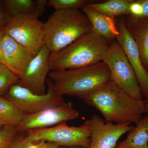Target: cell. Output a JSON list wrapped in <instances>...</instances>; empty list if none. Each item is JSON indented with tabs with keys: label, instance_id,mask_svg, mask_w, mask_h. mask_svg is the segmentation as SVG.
<instances>
[{
	"label": "cell",
	"instance_id": "1",
	"mask_svg": "<svg viewBox=\"0 0 148 148\" xmlns=\"http://www.w3.org/2000/svg\"><path fill=\"white\" fill-rule=\"evenodd\" d=\"M83 100L87 105L97 109L108 122L135 123L146 113V100L132 98L112 80Z\"/></svg>",
	"mask_w": 148,
	"mask_h": 148
},
{
	"label": "cell",
	"instance_id": "2",
	"mask_svg": "<svg viewBox=\"0 0 148 148\" xmlns=\"http://www.w3.org/2000/svg\"><path fill=\"white\" fill-rule=\"evenodd\" d=\"M48 76L58 94L83 100L111 80L110 69L103 61L81 69L51 71Z\"/></svg>",
	"mask_w": 148,
	"mask_h": 148
},
{
	"label": "cell",
	"instance_id": "3",
	"mask_svg": "<svg viewBox=\"0 0 148 148\" xmlns=\"http://www.w3.org/2000/svg\"><path fill=\"white\" fill-rule=\"evenodd\" d=\"M110 43L91 31L63 49L51 53V71L81 69L103 61Z\"/></svg>",
	"mask_w": 148,
	"mask_h": 148
},
{
	"label": "cell",
	"instance_id": "4",
	"mask_svg": "<svg viewBox=\"0 0 148 148\" xmlns=\"http://www.w3.org/2000/svg\"><path fill=\"white\" fill-rule=\"evenodd\" d=\"M91 31L81 9L55 11L45 22L44 43L51 53L57 52Z\"/></svg>",
	"mask_w": 148,
	"mask_h": 148
},
{
	"label": "cell",
	"instance_id": "5",
	"mask_svg": "<svg viewBox=\"0 0 148 148\" xmlns=\"http://www.w3.org/2000/svg\"><path fill=\"white\" fill-rule=\"evenodd\" d=\"M110 72L111 80L121 89L136 100L143 95L134 69L116 40L110 42L104 59Z\"/></svg>",
	"mask_w": 148,
	"mask_h": 148
},
{
	"label": "cell",
	"instance_id": "6",
	"mask_svg": "<svg viewBox=\"0 0 148 148\" xmlns=\"http://www.w3.org/2000/svg\"><path fill=\"white\" fill-rule=\"evenodd\" d=\"M91 130V121L88 119L80 126H69L67 122H64L53 127L32 130L25 134L31 140H44L60 147L88 148Z\"/></svg>",
	"mask_w": 148,
	"mask_h": 148
},
{
	"label": "cell",
	"instance_id": "7",
	"mask_svg": "<svg viewBox=\"0 0 148 148\" xmlns=\"http://www.w3.org/2000/svg\"><path fill=\"white\" fill-rule=\"evenodd\" d=\"M1 29L35 56L44 45L45 23L34 14L8 17Z\"/></svg>",
	"mask_w": 148,
	"mask_h": 148
},
{
	"label": "cell",
	"instance_id": "8",
	"mask_svg": "<svg viewBox=\"0 0 148 148\" xmlns=\"http://www.w3.org/2000/svg\"><path fill=\"white\" fill-rule=\"evenodd\" d=\"M46 83L47 90L44 95L35 94L16 84L10 88L4 97L25 114L34 113L66 103L63 96L54 90L52 81L48 79Z\"/></svg>",
	"mask_w": 148,
	"mask_h": 148
},
{
	"label": "cell",
	"instance_id": "9",
	"mask_svg": "<svg viewBox=\"0 0 148 148\" xmlns=\"http://www.w3.org/2000/svg\"><path fill=\"white\" fill-rule=\"evenodd\" d=\"M79 115L72 103H65L34 113L25 114L23 120L18 125V130L19 133H23L32 130L50 127L75 119Z\"/></svg>",
	"mask_w": 148,
	"mask_h": 148
},
{
	"label": "cell",
	"instance_id": "10",
	"mask_svg": "<svg viewBox=\"0 0 148 148\" xmlns=\"http://www.w3.org/2000/svg\"><path fill=\"white\" fill-rule=\"evenodd\" d=\"M50 53L47 47L44 45L24 70L17 84L35 94H45L47 77L51 71L49 63Z\"/></svg>",
	"mask_w": 148,
	"mask_h": 148
},
{
	"label": "cell",
	"instance_id": "11",
	"mask_svg": "<svg viewBox=\"0 0 148 148\" xmlns=\"http://www.w3.org/2000/svg\"><path fill=\"white\" fill-rule=\"evenodd\" d=\"M90 119L91 130L88 148H114L121 137L134 127L130 123L114 124L106 122L96 114Z\"/></svg>",
	"mask_w": 148,
	"mask_h": 148
},
{
	"label": "cell",
	"instance_id": "12",
	"mask_svg": "<svg viewBox=\"0 0 148 148\" xmlns=\"http://www.w3.org/2000/svg\"><path fill=\"white\" fill-rule=\"evenodd\" d=\"M117 26L119 34L116 40L124 50L135 71L143 96L147 99L148 98V72L143 66L140 51L125 26V19L121 20Z\"/></svg>",
	"mask_w": 148,
	"mask_h": 148
},
{
	"label": "cell",
	"instance_id": "13",
	"mask_svg": "<svg viewBox=\"0 0 148 148\" xmlns=\"http://www.w3.org/2000/svg\"><path fill=\"white\" fill-rule=\"evenodd\" d=\"M2 45L11 71L20 78L24 70L36 56L5 34H3Z\"/></svg>",
	"mask_w": 148,
	"mask_h": 148
},
{
	"label": "cell",
	"instance_id": "14",
	"mask_svg": "<svg viewBox=\"0 0 148 148\" xmlns=\"http://www.w3.org/2000/svg\"><path fill=\"white\" fill-rule=\"evenodd\" d=\"M128 16L125 24L138 46L143 66L148 72V17Z\"/></svg>",
	"mask_w": 148,
	"mask_h": 148
},
{
	"label": "cell",
	"instance_id": "15",
	"mask_svg": "<svg viewBox=\"0 0 148 148\" xmlns=\"http://www.w3.org/2000/svg\"><path fill=\"white\" fill-rule=\"evenodd\" d=\"M90 21L92 31L110 42L116 40L119 31L114 18L100 13L87 5L81 9Z\"/></svg>",
	"mask_w": 148,
	"mask_h": 148
},
{
	"label": "cell",
	"instance_id": "16",
	"mask_svg": "<svg viewBox=\"0 0 148 148\" xmlns=\"http://www.w3.org/2000/svg\"><path fill=\"white\" fill-rule=\"evenodd\" d=\"M8 17L23 14H34L39 17L42 14L46 0H3L0 1Z\"/></svg>",
	"mask_w": 148,
	"mask_h": 148
},
{
	"label": "cell",
	"instance_id": "17",
	"mask_svg": "<svg viewBox=\"0 0 148 148\" xmlns=\"http://www.w3.org/2000/svg\"><path fill=\"white\" fill-rule=\"evenodd\" d=\"M135 124L126 138L114 148H148V114Z\"/></svg>",
	"mask_w": 148,
	"mask_h": 148
},
{
	"label": "cell",
	"instance_id": "18",
	"mask_svg": "<svg viewBox=\"0 0 148 148\" xmlns=\"http://www.w3.org/2000/svg\"><path fill=\"white\" fill-rule=\"evenodd\" d=\"M131 0H109L104 2L90 3L86 5L100 13L114 17L129 14Z\"/></svg>",
	"mask_w": 148,
	"mask_h": 148
},
{
	"label": "cell",
	"instance_id": "19",
	"mask_svg": "<svg viewBox=\"0 0 148 148\" xmlns=\"http://www.w3.org/2000/svg\"><path fill=\"white\" fill-rule=\"evenodd\" d=\"M25 114L13 103L0 96V121L5 125H18L24 119Z\"/></svg>",
	"mask_w": 148,
	"mask_h": 148
},
{
	"label": "cell",
	"instance_id": "20",
	"mask_svg": "<svg viewBox=\"0 0 148 148\" xmlns=\"http://www.w3.org/2000/svg\"><path fill=\"white\" fill-rule=\"evenodd\" d=\"M19 133L16 125H5L0 127V148H11Z\"/></svg>",
	"mask_w": 148,
	"mask_h": 148
},
{
	"label": "cell",
	"instance_id": "21",
	"mask_svg": "<svg viewBox=\"0 0 148 148\" xmlns=\"http://www.w3.org/2000/svg\"><path fill=\"white\" fill-rule=\"evenodd\" d=\"M19 77L4 65L0 64V96L5 94L11 86L18 83Z\"/></svg>",
	"mask_w": 148,
	"mask_h": 148
},
{
	"label": "cell",
	"instance_id": "22",
	"mask_svg": "<svg viewBox=\"0 0 148 148\" xmlns=\"http://www.w3.org/2000/svg\"><path fill=\"white\" fill-rule=\"evenodd\" d=\"M89 0H48L47 5L53 8L55 11L81 9L89 3Z\"/></svg>",
	"mask_w": 148,
	"mask_h": 148
},
{
	"label": "cell",
	"instance_id": "23",
	"mask_svg": "<svg viewBox=\"0 0 148 148\" xmlns=\"http://www.w3.org/2000/svg\"><path fill=\"white\" fill-rule=\"evenodd\" d=\"M47 142L44 140H34L29 139L24 133L22 140L23 148H46Z\"/></svg>",
	"mask_w": 148,
	"mask_h": 148
},
{
	"label": "cell",
	"instance_id": "24",
	"mask_svg": "<svg viewBox=\"0 0 148 148\" xmlns=\"http://www.w3.org/2000/svg\"><path fill=\"white\" fill-rule=\"evenodd\" d=\"M129 16L140 18L143 15V8L140 0H131L129 8Z\"/></svg>",
	"mask_w": 148,
	"mask_h": 148
},
{
	"label": "cell",
	"instance_id": "25",
	"mask_svg": "<svg viewBox=\"0 0 148 148\" xmlns=\"http://www.w3.org/2000/svg\"><path fill=\"white\" fill-rule=\"evenodd\" d=\"M3 36V32L1 29H0V64L4 65L11 70L10 67L6 61L3 50L2 41Z\"/></svg>",
	"mask_w": 148,
	"mask_h": 148
},
{
	"label": "cell",
	"instance_id": "26",
	"mask_svg": "<svg viewBox=\"0 0 148 148\" xmlns=\"http://www.w3.org/2000/svg\"><path fill=\"white\" fill-rule=\"evenodd\" d=\"M8 16L6 14L4 8L0 1V29L2 28L7 20Z\"/></svg>",
	"mask_w": 148,
	"mask_h": 148
},
{
	"label": "cell",
	"instance_id": "27",
	"mask_svg": "<svg viewBox=\"0 0 148 148\" xmlns=\"http://www.w3.org/2000/svg\"><path fill=\"white\" fill-rule=\"evenodd\" d=\"M24 133L18 134L16 140L14 143L13 145L11 148H23L22 140L24 137Z\"/></svg>",
	"mask_w": 148,
	"mask_h": 148
},
{
	"label": "cell",
	"instance_id": "28",
	"mask_svg": "<svg viewBox=\"0 0 148 148\" xmlns=\"http://www.w3.org/2000/svg\"><path fill=\"white\" fill-rule=\"evenodd\" d=\"M143 8L142 17H148V0H140Z\"/></svg>",
	"mask_w": 148,
	"mask_h": 148
},
{
	"label": "cell",
	"instance_id": "29",
	"mask_svg": "<svg viewBox=\"0 0 148 148\" xmlns=\"http://www.w3.org/2000/svg\"><path fill=\"white\" fill-rule=\"evenodd\" d=\"M46 148H60V146L55 143L47 142V146Z\"/></svg>",
	"mask_w": 148,
	"mask_h": 148
},
{
	"label": "cell",
	"instance_id": "30",
	"mask_svg": "<svg viewBox=\"0 0 148 148\" xmlns=\"http://www.w3.org/2000/svg\"><path fill=\"white\" fill-rule=\"evenodd\" d=\"M146 114H148V98H147V100H146Z\"/></svg>",
	"mask_w": 148,
	"mask_h": 148
},
{
	"label": "cell",
	"instance_id": "31",
	"mask_svg": "<svg viewBox=\"0 0 148 148\" xmlns=\"http://www.w3.org/2000/svg\"><path fill=\"white\" fill-rule=\"evenodd\" d=\"M60 148H83L79 147H60Z\"/></svg>",
	"mask_w": 148,
	"mask_h": 148
},
{
	"label": "cell",
	"instance_id": "32",
	"mask_svg": "<svg viewBox=\"0 0 148 148\" xmlns=\"http://www.w3.org/2000/svg\"><path fill=\"white\" fill-rule=\"evenodd\" d=\"M3 125H5V124L3 122H2L1 121H0V127H1V126Z\"/></svg>",
	"mask_w": 148,
	"mask_h": 148
}]
</instances>
